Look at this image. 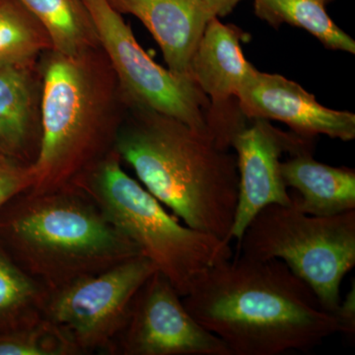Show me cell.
Here are the masks:
<instances>
[{
    "instance_id": "obj_22",
    "label": "cell",
    "mask_w": 355,
    "mask_h": 355,
    "mask_svg": "<svg viewBox=\"0 0 355 355\" xmlns=\"http://www.w3.org/2000/svg\"><path fill=\"white\" fill-rule=\"evenodd\" d=\"M338 323V333H342L347 338H354L355 335V286L347 294L335 312Z\"/></svg>"
},
{
    "instance_id": "obj_20",
    "label": "cell",
    "mask_w": 355,
    "mask_h": 355,
    "mask_svg": "<svg viewBox=\"0 0 355 355\" xmlns=\"http://www.w3.org/2000/svg\"><path fill=\"white\" fill-rule=\"evenodd\" d=\"M0 355H79L55 324L42 316L35 321L0 331Z\"/></svg>"
},
{
    "instance_id": "obj_9",
    "label": "cell",
    "mask_w": 355,
    "mask_h": 355,
    "mask_svg": "<svg viewBox=\"0 0 355 355\" xmlns=\"http://www.w3.org/2000/svg\"><path fill=\"white\" fill-rule=\"evenodd\" d=\"M114 355H232L198 323L162 273L140 287Z\"/></svg>"
},
{
    "instance_id": "obj_15",
    "label": "cell",
    "mask_w": 355,
    "mask_h": 355,
    "mask_svg": "<svg viewBox=\"0 0 355 355\" xmlns=\"http://www.w3.org/2000/svg\"><path fill=\"white\" fill-rule=\"evenodd\" d=\"M282 174L291 195L292 205L303 214L331 216L355 210V171L334 167L315 160L312 150L291 154L282 162Z\"/></svg>"
},
{
    "instance_id": "obj_16",
    "label": "cell",
    "mask_w": 355,
    "mask_h": 355,
    "mask_svg": "<svg viewBox=\"0 0 355 355\" xmlns=\"http://www.w3.org/2000/svg\"><path fill=\"white\" fill-rule=\"evenodd\" d=\"M36 18L51 50L74 55L100 46L90 13L83 0H18Z\"/></svg>"
},
{
    "instance_id": "obj_11",
    "label": "cell",
    "mask_w": 355,
    "mask_h": 355,
    "mask_svg": "<svg viewBox=\"0 0 355 355\" xmlns=\"http://www.w3.org/2000/svg\"><path fill=\"white\" fill-rule=\"evenodd\" d=\"M236 101L249 120L280 121L306 139L316 135L343 141L355 139L354 113L324 107L298 83L279 74L254 69L240 88Z\"/></svg>"
},
{
    "instance_id": "obj_8",
    "label": "cell",
    "mask_w": 355,
    "mask_h": 355,
    "mask_svg": "<svg viewBox=\"0 0 355 355\" xmlns=\"http://www.w3.org/2000/svg\"><path fill=\"white\" fill-rule=\"evenodd\" d=\"M155 266L144 254L46 293L42 315L55 324L79 355H114L133 300Z\"/></svg>"
},
{
    "instance_id": "obj_10",
    "label": "cell",
    "mask_w": 355,
    "mask_h": 355,
    "mask_svg": "<svg viewBox=\"0 0 355 355\" xmlns=\"http://www.w3.org/2000/svg\"><path fill=\"white\" fill-rule=\"evenodd\" d=\"M237 160L238 200L230 239L239 242L245 229L263 207L291 205L282 174V154L312 150V139L277 130L270 121L253 119L231 139Z\"/></svg>"
},
{
    "instance_id": "obj_13",
    "label": "cell",
    "mask_w": 355,
    "mask_h": 355,
    "mask_svg": "<svg viewBox=\"0 0 355 355\" xmlns=\"http://www.w3.org/2000/svg\"><path fill=\"white\" fill-rule=\"evenodd\" d=\"M121 14L141 21L162 51L168 69L191 76V58L214 17L203 0H109Z\"/></svg>"
},
{
    "instance_id": "obj_12",
    "label": "cell",
    "mask_w": 355,
    "mask_h": 355,
    "mask_svg": "<svg viewBox=\"0 0 355 355\" xmlns=\"http://www.w3.org/2000/svg\"><path fill=\"white\" fill-rule=\"evenodd\" d=\"M40 58L0 67V158L31 166L41 141Z\"/></svg>"
},
{
    "instance_id": "obj_4",
    "label": "cell",
    "mask_w": 355,
    "mask_h": 355,
    "mask_svg": "<svg viewBox=\"0 0 355 355\" xmlns=\"http://www.w3.org/2000/svg\"><path fill=\"white\" fill-rule=\"evenodd\" d=\"M0 243L48 291L142 254L81 188L10 198L0 209Z\"/></svg>"
},
{
    "instance_id": "obj_21",
    "label": "cell",
    "mask_w": 355,
    "mask_h": 355,
    "mask_svg": "<svg viewBox=\"0 0 355 355\" xmlns=\"http://www.w3.org/2000/svg\"><path fill=\"white\" fill-rule=\"evenodd\" d=\"M32 186L30 166L17 164L10 161L0 162V209L10 198Z\"/></svg>"
},
{
    "instance_id": "obj_2",
    "label": "cell",
    "mask_w": 355,
    "mask_h": 355,
    "mask_svg": "<svg viewBox=\"0 0 355 355\" xmlns=\"http://www.w3.org/2000/svg\"><path fill=\"white\" fill-rule=\"evenodd\" d=\"M114 150L174 216L231 242L239 184L237 160L211 133L128 105Z\"/></svg>"
},
{
    "instance_id": "obj_18",
    "label": "cell",
    "mask_w": 355,
    "mask_h": 355,
    "mask_svg": "<svg viewBox=\"0 0 355 355\" xmlns=\"http://www.w3.org/2000/svg\"><path fill=\"white\" fill-rule=\"evenodd\" d=\"M48 289L26 273L0 243V331L43 316Z\"/></svg>"
},
{
    "instance_id": "obj_19",
    "label": "cell",
    "mask_w": 355,
    "mask_h": 355,
    "mask_svg": "<svg viewBox=\"0 0 355 355\" xmlns=\"http://www.w3.org/2000/svg\"><path fill=\"white\" fill-rule=\"evenodd\" d=\"M51 44L43 27L18 0H0V67L38 60Z\"/></svg>"
},
{
    "instance_id": "obj_3",
    "label": "cell",
    "mask_w": 355,
    "mask_h": 355,
    "mask_svg": "<svg viewBox=\"0 0 355 355\" xmlns=\"http://www.w3.org/2000/svg\"><path fill=\"white\" fill-rule=\"evenodd\" d=\"M41 141L32 193L77 188L114 149L128 104L101 46L40 58Z\"/></svg>"
},
{
    "instance_id": "obj_25",
    "label": "cell",
    "mask_w": 355,
    "mask_h": 355,
    "mask_svg": "<svg viewBox=\"0 0 355 355\" xmlns=\"http://www.w3.org/2000/svg\"><path fill=\"white\" fill-rule=\"evenodd\" d=\"M2 161H6V160H3V159L0 158V162H2Z\"/></svg>"
},
{
    "instance_id": "obj_17",
    "label": "cell",
    "mask_w": 355,
    "mask_h": 355,
    "mask_svg": "<svg viewBox=\"0 0 355 355\" xmlns=\"http://www.w3.org/2000/svg\"><path fill=\"white\" fill-rule=\"evenodd\" d=\"M254 13L272 27L301 28L329 50L355 53V41L334 22L321 0H254Z\"/></svg>"
},
{
    "instance_id": "obj_5",
    "label": "cell",
    "mask_w": 355,
    "mask_h": 355,
    "mask_svg": "<svg viewBox=\"0 0 355 355\" xmlns=\"http://www.w3.org/2000/svg\"><path fill=\"white\" fill-rule=\"evenodd\" d=\"M121 164L114 149L77 188L95 200L184 297L203 270L232 258L230 242L180 223Z\"/></svg>"
},
{
    "instance_id": "obj_7",
    "label": "cell",
    "mask_w": 355,
    "mask_h": 355,
    "mask_svg": "<svg viewBox=\"0 0 355 355\" xmlns=\"http://www.w3.org/2000/svg\"><path fill=\"white\" fill-rule=\"evenodd\" d=\"M83 2L128 106L150 110L198 132L211 133V102L193 79L154 62L109 0Z\"/></svg>"
},
{
    "instance_id": "obj_6",
    "label": "cell",
    "mask_w": 355,
    "mask_h": 355,
    "mask_svg": "<svg viewBox=\"0 0 355 355\" xmlns=\"http://www.w3.org/2000/svg\"><path fill=\"white\" fill-rule=\"evenodd\" d=\"M238 248L248 258L284 261L335 314L340 284L355 266V210L313 216L292 203L268 205L250 222Z\"/></svg>"
},
{
    "instance_id": "obj_14",
    "label": "cell",
    "mask_w": 355,
    "mask_h": 355,
    "mask_svg": "<svg viewBox=\"0 0 355 355\" xmlns=\"http://www.w3.org/2000/svg\"><path fill=\"white\" fill-rule=\"evenodd\" d=\"M241 30L210 18L191 62L190 73L214 107L236 99L254 67L243 53Z\"/></svg>"
},
{
    "instance_id": "obj_24",
    "label": "cell",
    "mask_w": 355,
    "mask_h": 355,
    "mask_svg": "<svg viewBox=\"0 0 355 355\" xmlns=\"http://www.w3.org/2000/svg\"><path fill=\"white\" fill-rule=\"evenodd\" d=\"M322 2H324V4H328V3H331V2H333L334 0H321Z\"/></svg>"
},
{
    "instance_id": "obj_23",
    "label": "cell",
    "mask_w": 355,
    "mask_h": 355,
    "mask_svg": "<svg viewBox=\"0 0 355 355\" xmlns=\"http://www.w3.org/2000/svg\"><path fill=\"white\" fill-rule=\"evenodd\" d=\"M210 13L216 17H223L230 13L241 0H203Z\"/></svg>"
},
{
    "instance_id": "obj_1",
    "label": "cell",
    "mask_w": 355,
    "mask_h": 355,
    "mask_svg": "<svg viewBox=\"0 0 355 355\" xmlns=\"http://www.w3.org/2000/svg\"><path fill=\"white\" fill-rule=\"evenodd\" d=\"M183 301L232 355L306 352L340 330L336 315L277 259L219 261L198 275Z\"/></svg>"
}]
</instances>
